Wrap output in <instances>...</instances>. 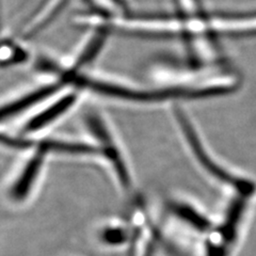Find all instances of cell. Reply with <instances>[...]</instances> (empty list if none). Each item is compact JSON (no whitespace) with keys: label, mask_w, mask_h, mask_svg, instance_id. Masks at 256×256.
I'll list each match as a JSON object with an SVG mask.
<instances>
[{"label":"cell","mask_w":256,"mask_h":256,"mask_svg":"<svg viewBox=\"0 0 256 256\" xmlns=\"http://www.w3.org/2000/svg\"><path fill=\"white\" fill-rule=\"evenodd\" d=\"M172 114L176 125H178V130L182 134V138L185 139L194 157L198 160L200 164H201L208 173L212 175L214 178L224 184H228V185L234 186L242 196L246 198L251 196L255 191V185L253 182L244 180H240L238 178H235L233 175L228 174V172L221 169L218 164H216L212 162V159L210 157V155L206 153L205 148H203V144L201 140H200V136L196 130V127L194 123H192L189 116L187 114L185 109L180 105H178V104H175V105H172Z\"/></svg>","instance_id":"obj_1"},{"label":"cell","mask_w":256,"mask_h":256,"mask_svg":"<svg viewBox=\"0 0 256 256\" xmlns=\"http://www.w3.org/2000/svg\"><path fill=\"white\" fill-rule=\"evenodd\" d=\"M45 154V152L41 148L38 146L36 155L29 160L25 169L22 170V172L18 176V180L14 182L10 194L15 201H22V200L28 196L32 188V185H34L38 178L40 170H41Z\"/></svg>","instance_id":"obj_2"},{"label":"cell","mask_w":256,"mask_h":256,"mask_svg":"<svg viewBox=\"0 0 256 256\" xmlns=\"http://www.w3.org/2000/svg\"><path fill=\"white\" fill-rule=\"evenodd\" d=\"M30 57L31 54L25 43L12 36L4 38L2 48V66H18L20 63L27 62Z\"/></svg>","instance_id":"obj_3"},{"label":"cell","mask_w":256,"mask_h":256,"mask_svg":"<svg viewBox=\"0 0 256 256\" xmlns=\"http://www.w3.org/2000/svg\"><path fill=\"white\" fill-rule=\"evenodd\" d=\"M238 224L226 220V223L221 226L220 234L222 236V242L220 244L210 242L207 244L206 256H226L228 251V244L234 242L236 236V228Z\"/></svg>","instance_id":"obj_4"},{"label":"cell","mask_w":256,"mask_h":256,"mask_svg":"<svg viewBox=\"0 0 256 256\" xmlns=\"http://www.w3.org/2000/svg\"><path fill=\"white\" fill-rule=\"evenodd\" d=\"M174 212L180 217L182 220H185L187 223H190L191 226H196L200 230H208L210 226V222H208L202 216H200L194 210H192L190 207L187 206H175Z\"/></svg>","instance_id":"obj_5"}]
</instances>
